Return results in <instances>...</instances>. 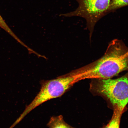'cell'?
I'll return each instance as SVG.
<instances>
[{"label":"cell","mask_w":128,"mask_h":128,"mask_svg":"<svg viewBox=\"0 0 128 128\" xmlns=\"http://www.w3.org/2000/svg\"><path fill=\"white\" fill-rule=\"evenodd\" d=\"M111 78L92 79L90 90L106 98L114 109L123 112L128 103V71L120 77Z\"/></svg>","instance_id":"2"},{"label":"cell","mask_w":128,"mask_h":128,"mask_svg":"<svg viewBox=\"0 0 128 128\" xmlns=\"http://www.w3.org/2000/svg\"><path fill=\"white\" fill-rule=\"evenodd\" d=\"M79 81L74 70L55 79L41 80L39 92L26 106L21 117L24 118L32 110L45 102L61 96L74 84Z\"/></svg>","instance_id":"3"},{"label":"cell","mask_w":128,"mask_h":128,"mask_svg":"<svg viewBox=\"0 0 128 128\" xmlns=\"http://www.w3.org/2000/svg\"><path fill=\"white\" fill-rule=\"evenodd\" d=\"M0 27L8 33L12 38H13L14 39L16 40L18 42L22 44V45L24 47L26 46V44H24L23 42H22V40H21L18 37L12 30H11L10 28L8 26L0 15Z\"/></svg>","instance_id":"8"},{"label":"cell","mask_w":128,"mask_h":128,"mask_svg":"<svg viewBox=\"0 0 128 128\" xmlns=\"http://www.w3.org/2000/svg\"><path fill=\"white\" fill-rule=\"evenodd\" d=\"M79 6L73 12L60 14L62 16L82 17L86 20L87 27L92 37L97 22L107 15L112 0H76Z\"/></svg>","instance_id":"4"},{"label":"cell","mask_w":128,"mask_h":128,"mask_svg":"<svg viewBox=\"0 0 128 128\" xmlns=\"http://www.w3.org/2000/svg\"><path fill=\"white\" fill-rule=\"evenodd\" d=\"M123 112L117 109H114L111 120L104 128H120V121Z\"/></svg>","instance_id":"6"},{"label":"cell","mask_w":128,"mask_h":128,"mask_svg":"<svg viewBox=\"0 0 128 128\" xmlns=\"http://www.w3.org/2000/svg\"><path fill=\"white\" fill-rule=\"evenodd\" d=\"M77 69L81 80L111 78L128 71V47L122 40H114L102 57Z\"/></svg>","instance_id":"1"},{"label":"cell","mask_w":128,"mask_h":128,"mask_svg":"<svg viewBox=\"0 0 128 128\" xmlns=\"http://www.w3.org/2000/svg\"><path fill=\"white\" fill-rule=\"evenodd\" d=\"M128 6V0H112L107 14L115 12L118 9Z\"/></svg>","instance_id":"7"},{"label":"cell","mask_w":128,"mask_h":128,"mask_svg":"<svg viewBox=\"0 0 128 128\" xmlns=\"http://www.w3.org/2000/svg\"><path fill=\"white\" fill-rule=\"evenodd\" d=\"M47 126L49 128H76L66 122L62 115L52 116Z\"/></svg>","instance_id":"5"}]
</instances>
